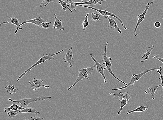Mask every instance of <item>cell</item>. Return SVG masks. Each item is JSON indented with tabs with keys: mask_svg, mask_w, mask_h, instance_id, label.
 <instances>
[{
	"mask_svg": "<svg viewBox=\"0 0 163 120\" xmlns=\"http://www.w3.org/2000/svg\"><path fill=\"white\" fill-rule=\"evenodd\" d=\"M96 67V64L91 67L86 68L82 69L80 68L79 70V74L76 80L72 86L67 89V90H69L80 82H83V79H88L89 78V76L92 73V71L94 70V69Z\"/></svg>",
	"mask_w": 163,
	"mask_h": 120,
	"instance_id": "6da1fadb",
	"label": "cell"
},
{
	"mask_svg": "<svg viewBox=\"0 0 163 120\" xmlns=\"http://www.w3.org/2000/svg\"><path fill=\"white\" fill-rule=\"evenodd\" d=\"M64 51L63 50H62L61 51L58 52L57 53H55L54 54H43V57H41L40 59H39L37 62H36L35 64L32 66L31 67H30L29 69L27 70H26L22 73L20 76L18 78V79L17 80V82H18L19 80L22 79V77H23L24 75L26 74L28 72H29L33 68H34L35 66H37L40 64L42 63L46 62V61L48 60H54L55 59V58L54 57V56L57 55L58 54H60V53L63 52Z\"/></svg>",
	"mask_w": 163,
	"mask_h": 120,
	"instance_id": "7a4b0ae2",
	"label": "cell"
},
{
	"mask_svg": "<svg viewBox=\"0 0 163 120\" xmlns=\"http://www.w3.org/2000/svg\"><path fill=\"white\" fill-rule=\"evenodd\" d=\"M162 68L161 66H160L159 68H153L145 70L142 73L139 74H134L131 77V80L127 84V85H126L123 87H121L118 88H113L112 90L113 91H116L118 90H122V89L127 88L131 86H133L134 85L135 82L138 81L139 79L144 75L147 74L148 72H150L154 70H157Z\"/></svg>",
	"mask_w": 163,
	"mask_h": 120,
	"instance_id": "3957f363",
	"label": "cell"
},
{
	"mask_svg": "<svg viewBox=\"0 0 163 120\" xmlns=\"http://www.w3.org/2000/svg\"><path fill=\"white\" fill-rule=\"evenodd\" d=\"M51 98H52L51 97L42 96L32 98H25L21 100H13L11 98H8V100L13 102L19 103L21 107L24 108H26L28 105L33 102L38 101L41 102Z\"/></svg>",
	"mask_w": 163,
	"mask_h": 120,
	"instance_id": "277c9868",
	"label": "cell"
},
{
	"mask_svg": "<svg viewBox=\"0 0 163 120\" xmlns=\"http://www.w3.org/2000/svg\"><path fill=\"white\" fill-rule=\"evenodd\" d=\"M108 44V42H107L105 45V52L102 54V58L103 59L102 61H105V66L107 70L109 71V73L113 76L115 79H116L119 82H122L125 85H127V84L126 83L123 81L120 80L119 78H118L116 76L113 71H112V63H111V61L112 60V58L110 57H108L107 54V47Z\"/></svg>",
	"mask_w": 163,
	"mask_h": 120,
	"instance_id": "5b68a950",
	"label": "cell"
},
{
	"mask_svg": "<svg viewBox=\"0 0 163 120\" xmlns=\"http://www.w3.org/2000/svg\"><path fill=\"white\" fill-rule=\"evenodd\" d=\"M75 6H79L80 7H85L87 8H90V9H91L95 10L97 11V12L100 13L101 14V15H102L103 16L105 17V16H110L114 17L116 18L121 23L122 27L124 28V29L126 30H127V28L124 26V25L123 24L122 21L121 19H120L119 17L116 16V15L114 14V13H111L109 12L107 10H100L98 8H95L94 7H92L91 6H86L83 5H82L80 4H74Z\"/></svg>",
	"mask_w": 163,
	"mask_h": 120,
	"instance_id": "8992f818",
	"label": "cell"
},
{
	"mask_svg": "<svg viewBox=\"0 0 163 120\" xmlns=\"http://www.w3.org/2000/svg\"><path fill=\"white\" fill-rule=\"evenodd\" d=\"M154 1H153L150 2L148 3L147 5H146L145 9L144 12H143L141 14L138 15V20L136 26L135 27L134 31L133 32V34L135 37H137V36L138 34L136 32L138 28L139 25L142 22H143V21H144L145 15L147 13L148 8L154 3Z\"/></svg>",
	"mask_w": 163,
	"mask_h": 120,
	"instance_id": "52a82bcc",
	"label": "cell"
},
{
	"mask_svg": "<svg viewBox=\"0 0 163 120\" xmlns=\"http://www.w3.org/2000/svg\"><path fill=\"white\" fill-rule=\"evenodd\" d=\"M28 83L32 88V90L33 91H35L43 87L46 88L49 87V85L44 84V80L36 79V78H34L32 81H29Z\"/></svg>",
	"mask_w": 163,
	"mask_h": 120,
	"instance_id": "ba28073f",
	"label": "cell"
},
{
	"mask_svg": "<svg viewBox=\"0 0 163 120\" xmlns=\"http://www.w3.org/2000/svg\"><path fill=\"white\" fill-rule=\"evenodd\" d=\"M90 55L91 56L92 59L94 61L95 64H96V67L95 68H96L97 71L102 75L104 79V82L106 83H107V81L104 72V70L106 69V68L105 67V63L100 64L95 59L92 54H90Z\"/></svg>",
	"mask_w": 163,
	"mask_h": 120,
	"instance_id": "9c48e42d",
	"label": "cell"
},
{
	"mask_svg": "<svg viewBox=\"0 0 163 120\" xmlns=\"http://www.w3.org/2000/svg\"><path fill=\"white\" fill-rule=\"evenodd\" d=\"M48 21L46 20V19L41 18V17H39L37 18H36L30 20L25 21L20 24V27H19V29L22 30L23 29V26L22 25L28 23H32L36 25V26H38L41 27V25L42 23L44 22H48Z\"/></svg>",
	"mask_w": 163,
	"mask_h": 120,
	"instance_id": "30bf717a",
	"label": "cell"
},
{
	"mask_svg": "<svg viewBox=\"0 0 163 120\" xmlns=\"http://www.w3.org/2000/svg\"><path fill=\"white\" fill-rule=\"evenodd\" d=\"M73 47L72 46L67 50L65 58H62L64 60V63L67 62L69 64V66H67L66 67H69L71 68H72L73 67L71 63V61L73 59Z\"/></svg>",
	"mask_w": 163,
	"mask_h": 120,
	"instance_id": "8fae6325",
	"label": "cell"
},
{
	"mask_svg": "<svg viewBox=\"0 0 163 120\" xmlns=\"http://www.w3.org/2000/svg\"><path fill=\"white\" fill-rule=\"evenodd\" d=\"M109 95L113 96L114 97H118L119 98V101H122L123 99H127L128 102L129 100L131 99V97L129 94L128 92H126V93H122V92H120L118 94H115L111 92L109 94Z\"/></svg>",
	"mask_w": 163,
	"mask_h": 120,
	"instance_id": "7c38bea8",
	"label": "cell"
},
{
	"mask_svg": "<svg viewBox=\"0 0 163 120\" xmlns=\"http://www.w3.org/2000/svg\"><path fill=\"white\" fill-rule=\"evenodd\" d=\"M161 86V85L158 86H152L147 88H146L145 90V93L146 94L150 93L153 100L155 99V93L158 88Z\"/></svg>",
	"mask_w": 163,
	"mask_h": 120,
	"instance_id": "4fadbf2b",
	"label": "cell"
},
{
	"mask_svg": "<svg viewBox=\"0 0 163 120\" xmlns=\"http://www.w3.org/2000/svg\"><path fill=\"white\" fill-rule=\"evenodd\" d=\"M55 21L54 24H53L52 26L53 28L54 29H57L60 30H65V29L63 26L62 20H59L57 17V15L55 14H54Z\"/></svg>",
	"mask_w": 163,
	"mask_h": 120,
	"instance_id": "5bb4252c",
	"label": "cell"
},
{
	"mask_svg": "<svg viewBox=\"0 0 163 120\" xmlns=\"http://www.w3.org/2000/svg\"><path fill=\"white\" fill-rule=\"evenodd\" d=\"M104 18L108 19L109 22V25L108 26L109 27L111 28H114L120 34H122V32L121 30L118 26L116 21L114 19L109 18V16H105Z\"/></svg>",
	"mask_w": 163,
	"mask_h": 120,
	"instance_id": "9a60e30c",
	"label": "cell"
},
{
	"mask_svg": "<svg viewBox=\"0 0 163 120\" xmlns=\"http://www.w3.org/2000/svg\"><path fill=\"white\" fill-rule=\"evenodd\" d=\"M154 48V46L153 45H151L150 47H148L147 52L142 55L141 62H144L145 61L148 60L151 54V52L153 51Z\"/></svg>",
	"mask_w": 163,
	"mask_h": 120,
	"instance_id": "2e32d148",
	"label": "cell"
},
{
	"mask_svg": "<svg viewBox=\"0 0 163 120\" xmlns=\"http://www.w3.org/2000/svg\"><path fill=\"white\" fill-rule=\"evenodd\" d=\"M8 85L5 86V89L6 90L7 93L9 94H15L17 91L18 90V88H17L15 86L11 84L9 82H8Z\"/></svg>",
	"mask_w": 163,
	"mask_h": 120,
	"instance_id": "e0dca14e",
	"label": "cell"
},
{
	"mask_svg": "<svg viewBox=\"0 0 163 120\" xmlns=\"http://www.w3.org/2000/svg\"><path fill=\"white\" fill-rule=\"evenodd\" d=\"M101 1L102 0H89V1L85 2H73V4L74 5L76 4L90 6L95 5L98 4V2Z\"/></svg>",
	"mask_w": 163,
	"mask_h": 120,
	"instance_id": "ac0fdd59",
	"label": "cell"
},
{
	"mask_svg": "<svg viewBox=\"0 0 163 120\" xmlns=\"http://www.w3.org/2000/svg\"><path fill=\"white\" fill-rule=\"evenodd\" d=\"M25 108L21 106L20 105H18L16 104H13L10 106L8 108H4L5 112H8L11 110H15L18 109L24 110Z\"/></svg>",
	"mask_w": 163,
	"mask_h": 120,
	"instance_id": "d6986e66",
	"label": "cell"
},
{
	"mask_svg": "<svg viewBox=\"0 0 163 120\" xmlns=\"http://www.w3.org/2000/svg\"><path fill=\"white\" fill-rule=\"evenodd\" d=\"M148 107H146L145 106H141L131 111L129 110L126 114H127V115H129V114L133 113L143 112V111H147L148 110Z\"/></svg>",
	"mask_w": 163,
	"mask_h": 120,
	"instance_id": "ffe728a7",
	"label": "cell"
},
{
	"mask_svg": "<svg viewBox=\"0 0 163 120\" xmlns=\"http://www.w3.org/2000/svg\"><path fill=\"white\" fill-rule=\"evenodd\" d=\"M23 113L36 114H39V115L41 114V113H39L37 110L32 107H27L24 110H21L20 111V114Z\"/></svg>",
	"mask_w": 163,
	"mask_h": 120,
	"instance_id": "44dd1931",
	"label": "cell"
},
{
	"mask_svg": "<svg viewBox=\"0 0 163 120\" xmlns=\"http://www.w3.org/2000/svg\"><path fill=\"white\" fill-rule=\"evenodd\" d=\"M22 110L18 109L17 110H11L7 112V116L9 119H11L15 117L18 115L20 114V111Z\"/></svg>",
	"mask_w": 163,
	"mask_h": 120,
	"instance_id": "7402d4cb",
	"label": "cell"
},
{
	"mask_svg": "<svg viewBox=\"0 0 163 120\" xmlns=\"http://www.w3.org/2000/svg\"><path fill=\"white\" fill-rule=\"evenodd\" d=\"M10 19L11 23L16 25V26H17V27L16 30L15 32V34H16V33H17L18 32L19 27H20V24L19 23L18 19L16 18L13 17H12L10 18Z\"/></svg>",
	"mask_w": 163,
	"mask_h": 120,
	"instance_id": "603a6c76",
	"label": "cell"
},
{
	"mask_svg": "<svg viewBox=\"0 0 163 120\" xmlns=\"http://www.w3.org/2000/svg\"><path fill=\"white\" fill-rule=\"evenodd\" d=\"M127 104H130V102L127 99H123L121 101V106L119 110L117 111V115H120L121 114V111L122 110V109Z\"/></svg>",
	"mask_w": 163,
	"mask_h": 120,
	"instance_id": "cb8c5ba5",
	"label": "cell"
},
{
	"mask_svg": "<svg viewBox=\"0 0 163 120\" xmlns=\"http://www.w3.org/2000/svg\"><path fill=\"white\" fill-rule=\"evenodd\" d=\"M92 19L95 22L100 21L101 19V16L98 12H92L91 13Z\"/></svg>",
	"mask_w": 163,
	"mask_h": 120,
	"instance_id": "d4e9b609",
	"label": "cell"
},
{
	"mask_svg": "<svg viewBox=\"0 0 163 120\" xmlns=\"http://www.w3.org/2000/svg\"><path fill=\"white\" fill-rule=\"evenodd\" d=\"M58 1L59 2V4L61 5V6H62L63 9L64 10L67 11V10H68L71 13H73V11L69 8V5L67 4V2L62 1V0H58Z\"/></svg>",
	"mask_w": 163,
	"mask_h": 120,
	"instance_id": "484cf974",
	"label": "cell"
},
{
	"mask_svg": "<svg viewBox=\"0 0 163 120\" xmlns=\"http://www.w3.org/2000/svg\"><path fill=\"white\" fill-rule=\"evenodd\" d=\"M89 13H87L85 14V20L84 21L83 23V30L84 31L86 30V28L89 26V22L88 21V18Z\"/></svg>",
	"mask_w": 163,
	"mask_h": 120,
	"instance_id": "4316f807",
	"label": "cell"
},
{
	"mask_svg": "<svg viewBox=\"0 0 163 120\" xmlns=\"http://www.w3.org/2000/svg\"><path fill=\"white\" fill-rule=\"evenodd\" d=\"M54 0H44L42 2L40 5L41 7H46L48 5H49L50 3L54 2Z\"/></svg>",
	"mask_w": 163,
	"mask_h": 120,
	"instance_id": "83f0119b",
	"label": "cell"
},
{
	"mask_svg": "<svg viewBox=\"0 0 163 120\" xmlns=\"http://www.w3.org/2000/svg\"><path fill=\"white\" fill-rule=\"evenodd\" d=\"M50 23H51V22L49 21L44 22L42 23L41 28L45 29H49L50 26Z\"/></svg>",
	"mask_w": 163,
	"mask_h": 120,
	"instance_id": "f1b7e54d",
	"label": "cell"
},
{
	"mask_svg": "<svg viewBox=\"0 0 163 120\" xmlns=\"http://www.w3.org/2000/svg\"><path fill=\"white\" fill-rule=\"evenodd\" d=\"M162 70V68H161V69L159 70H157V72H158V73H159V74L160 75V76H161V77L159 78V79H161V86H162V88H163V75L161 73V71Z\"/></svg>",
	"mask_w": 163,
	"mask_h": 120,
	"instance_id": "f546056e",
	"label": "cell"
},
{
	"mask_svg": "<svg viewBox=\"0 0 163 120\" xmlns=\"http://www.w3.org/2000/svg\"><path fill=\"white\" fill-rule=\"evenodd\" d=\"M67 1L70 4V6H71V8H72V9L74 10L75 12H76V10L75 6H74V4H73L72 0H67Z\"/></svg>",
	"mask_w": 163,
	"mask_h": 120,
	"instance_id": "4dcf8cb0",
	"label": "cell"
},
{
	"mask_svg": "<svg viewBox=\"0 0 163 120\" xmlns=\"http://www.w3.org/2000/svg\"><path fill=\"white\" fill-rule=\"evenodd\" d=\"M44 119V118H39L38 116H32L28 118L27 120H42Z\"/></svg>",
	"mask_w": 163,
	"mask_h": 120,
	"instance_id": "1f68e13d",
	"label": "cell"
},
{
	"mask_svg": "<svg viewBox=\"0 0 163 120\" xmlns=\"http://www.w3.org/2000/svg\"><path fill=\"white\" fill-rule=\"evenodd\" d=\"M161 24L160 22L157 21L155 22L154 24V26L156 28H159L161 27Z\"/></svg>",
	"mask_w": 163,
	"mask_h": 120,
	"instance_id": "d6a6232c",
	"label": "cell"
},
{
	"mask_svg": "<svg viewBox=\"0 0 163 120\" xmlns=\"http://www.w3.org/2000/svg\"><path fill=\"white\" fill-rule=\"evenodd\" d=\"M153 58H156V59L161 61L163 63V58L159 57L157 55L153 56L152 57Z\"/></svg>",
	"mask_w": 163,
	"mask_h": 120,
	"instance_id": "836d02e7",
	"label": "cell"
},
{
	"mask_svg": "<svg viewBox=\"0 0 163 120\" xmlns=\"http://www.w3.org/2000/svg\"><path fill=\"white\" fill-rule=\"evenodd\" d=\"M108 1V0H102V1H101L100 2H98V4H100V5H101V4H102V2H103L105 1Z\"/></svg>",
	"mask_w": 163,
	"mask_h": 120,
	"instance_id": "e575fe53",
	"label": "cell"
},
{
	"mask_svg": "<svg viewBox=\"0 0 163 120\" xmlns=\"http://www.w3.org/2000/svg\"><path fill=\"white\" fill-rule=\"evenodd\" d=\"M9 21H6V22H4V23H2L1 25V26L2 24H7V23H9Z\"/></svg>",
	"mask_w": 163,
	"mask_h": 120,
	"instance_id": "d590c367",
	"label": "cell"
},
{
	"mask_svg": "<svg viewBox=\"0 0 163 120\" xmlns=\"http://www.w3.org/2000/svg\"><path fill=\"white\" fill-rule=\"evenodd\" d=\"M81 2H83V0H81Z\"/></svg>",
	"mask_w": 163,
	"mask_h": 120,
	"instance_id": "8d00e7d4",
	"label": "cell"
},
{
	"mask_svg": "<svg viewBox=\"0 0 163 120\" xmlns=\"http://www.w3.org/2000/svg\"><path fill=\"white\" fill-rule=\"evenodd\" d=\"M162 18L163 19V17H162Z\"/></svg>",
	"mask_w": 163,
	"mask_h": 120,
	"instance_id": "74e56055",
	"label": "cell"
}]
</instances>
